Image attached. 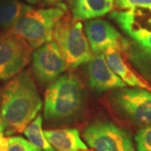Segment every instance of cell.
Listing matches in <instances>:
<instances>
[{
  "label": "cell",
  "instance_id": "1",
  "mask_svg": "<svg viewBox=\"0 0 151 151\" xmlns=\"http://www.w3.org/2000/svg\"><path fill=\"white\" fill-rule=\"evenodd\" d=\"M42 100L29 70L11 78L1 92L0 115L5 129L23 133L42 108Z\"/></svg>",
  "mask_w": 151,
  "mask_h": 151
},
{
  "label": "cell",
  "instance_id": "2",
  "mask_svg": "<svg viewBox=\"0 0 151 151\" xmlns=\"http://www.w3.org/2000/svg\"><path fill=\"white\" fill-rule=\"evenodd\" d=\"M85 90L81 81L73 73L59 76L45 93L44 115L48 120H65L75 116L83 106Z\"/></svg>",
  "mask_w": 151,
  "mask_h": 151
},
{
  "label": "cell",
  "instance_id": "3",
  "mask_svg": "<svg viewBox=\"0 0 151 151\" xmlns=\"http://www.w3.org/2000/svg\"><path fill=\"white\" fill-rule=\"evenodd\" d=\"M64 4L43 9L30 8L7 29L25 40L33 49L52 40L56 23L66 13Z\"/></svg>",
  "mask_w": 151,
  "mask_h": 151
},
{
  "label": "cell",
  "instance_id": "4",
  "mask_svg": "<svg viewBox=\"0 0 151 151\" xmlns=\"http://www.w3.org/2000/svg\"><path fill=\"white\" fill-rule=\"evenodd\" d=\"M53 39L63 55L67 69L88 63L93 56L81 20L75 19L66 13L56 23Z\"/></svg>",
  "mask_w": 151,
  "mask_h": 151
},
{
  "label": "cell",
  "instance_id": "5",
  "mask_svg": "<svg viewBox=\"0 0 151 151\" xmlns=\"http://www.w3.org/2000/svg\"><path fill=\"white\" fill-rule=\"evenodd\" d=\"M110 105L134 125H151V92L138 87L118 88L109 96Z\"/></svg>",
  "mask_w": 151,
  "mask_h": 151
},
{
  "label": "cell",
  "instance_id": "6",
  "mask_svg": "<svg viewBox=\"0 0 151 151\" xmlns=\"http://www.w3.org/2000/svg\"><path fill=\"white\" fill-rule=\"evenodd\" d=\"M83 138L95 151H136L129 132L109 121L90 124L84 129Z\"/></svg>",
  "mask_w": 151,
  "mask_h": 151
},
{
  "label": "cell",
  "instance_id": "7",
  "mask_svg": "<svg viewBox=\"0 0 151 151\" xmlns=\"http://www.w3.org/2000/svg\"><path fill=\"white\" fill-rule=\"evenodd\" d=\"M33 48L9 30L0 32V80L8 81L23 71L32 57Z\"/></svg>",
  "mask_w": 151,
  "mask_h": 151
},
{
  "label": "cell",
  "instance_id": "8",
  "mask_svg": "<svg viewBox=\"0 0 151 151\" xmlns=\"http://www.w3.org/2000/svg\"><path fill=\"white\" fill-rule=\"evenodd\" d=\"M32 69L41 84L53 82L67 68L58 45L50 40L37 48L32 55Z\"/></svg>",
  "mask_w": 151,
  "mask_h": 151
},
{
  "label": "cell",
  "instance_id": "9",
  "mask_svg": "<svg viewBox=\"0 0 151 151\" xmlns=\"http://www.w3.org/2000/svg\"><path fill=\"white\" fill-rule=\"evenodd\" d=\"M85 33L94 54L104 53L108 49L124 51L126 38L110 23L103 19H92L85 24Z\"/></svg>",
  "mask_w": 151,
  "mask_h": 151
},
{
  "label": "cell",
  "instance_id": "10",
  "mask_svg": "<svg viewBox=\"0 0 151 151\" xmlns=\"http://www.w3.org/2000/svg\"><path fill=\"white\" fill-rule=\"evenodd\" d=\"M89 85L93 91L103 92L126 86L123 80L108 65L103 53L95 54L87 63Z\"/></svg>",
  "mask_w": 151,
  "mask_h": 151
},
{
  "label": "cell",
  "instance_id": "11",
  "mask_svg": "<svg viewBox=\"0 0 151 151\" xmlns=\"http://www.w3.org/2000/svg\"><path fill=\"white\" fill-rule=\"evenodd\" d=\"M110 18L119 24L128 37L151 32V6L113 11Z\"/></svg>",
  "mask_w": 151,
  "mask_h": 151
},
{
  "label": "cell",
  "instance_id": "12",
  "mask_svg": "<svg viewBox=\"0 0 151 151\" xmlns=\"http://www.w3.org/2000/svg\"><path fill=\"white\" fill-rule=\"evenodd\" d=\"M123 53L139 71L151 81V32L135 35L126 39Z\"/></svg>",
  "mask_w": 151,
  "mask_h": 151
},
{
  "label": "cell",
  "instance_id": "13",
  "mask_svg": "<svg viewBox=\"0 0 151 151\" xmlns=\"http://www.w3.org/2000/svg\"><path fill=\"white\" fill-rule=\"evenodd\" d=\"M103 54L110 68L123 80L126 85L132 87L143 88L151 92L150 83L133 70L131 64L128 63L121 50L116 49H108Z\"/></svg>",
  "mask_w": 151,
  "mask_h": 151
},
{
  "label": "cell",
  "instance_id": "14",
  "mask_svg": "<svg viewBox=\"0 0 151 151\" xmlns=\"http://www.w3.org/2000/svg\"><path fill=\"white\" fill-rule=\"evenodd\" d=\"M46 139L56 151H83L87 146L76 129L44 130Z\"/></svg>",
  "mask_w": 151,
  "mask_h": 151
},
{
  "label": "cell",
  "instance_id": "15",
  "mask_svg": "<svg viewBox=\"0 0 151 151\" xmlns=\"http://www.w3.org/2000/svg\"><path fill=\"white\" fill-rule=\"evenodd\" d=\"M113 9L109 0H73L71 14L77 20H88L104 16Z\"/></svg>",
  "mask_w": 151,
  "mask_h": 151
},
{
  "label": "cell",
  "instance_id": "16",
  "mask_svg": "<svg viewBox=\"0 0 151 151\" xmlns=\"http://www.w3.org/2000/svg\"><path fill=\"white\" fill-rule=\"evenodd\" d=\"M30 8L19 0H0V28L10 29Z\"/></svg>",
  "mask_w": 151,
  "mask_h": 151
},
{
  "label": "cell",
  "instance_id": "17",
  "mask_svg": "<svg viewBox=\"0 0 151 151\" xmlns=\"http://www.w3.org/2000/svg\"><path fill=\"white\" fill-rule=\"evenodd\" d=\"M24 134L33 145L41 151H56L46 139L42 130V116L35 117L24 130Z\"/></svg>",
  "mask_w": 151,
  "mask_h": 151
},
{
  "label": "cell",
  "instance_id": "18",
  "mask_svg": "<svg viewBox=\"0 0 151 151\" xmlns=\"http://www.w3.org/2000/svg\"><path fill=\"white\" fill-rule=\"evenodd\" d=\"M137 151H151V125L142 127L134 138Z\"/></svg>",
  "mask_w": 151,
  "mask_h": 151
},
{
  "label": "cell",
  "instance_id": "19",
  "mask_svg": "<svg viewBox=\"0 0 151 151\" xmlns=\"http://www.w3.org/2000/svg\"><path fill=\"white\" fill-rule=\"evenodd\" d=\"M4 151H41L27 139L20 136L9 137V143L5 150Z\"/></svg>",
  "mask_w": 151,
  "mask_h": 151
},
{
  "label": "cell",
  "instance_id": "20",
  "mask_svg": "<svg viewBox=\"0 0 151 151\" xmlns=\"http://www.w3.org/2000/svg\"><path fill=\"white\" fill-rule=\"evenodd\" d=\"M115 7L119 10L131 9L137 7L151 6V0H115Z\"/></svg>",
  "mask_w": 151,
  "mask_h": 151
},
{
  "label": "cell",
  "instance_id": "21",
  "mask_svg": "<svg viewBox=\"0 0 151 151\" xmlns=\"http://www.w3.org/2000/svg\"><path fill=\"white\" fill-rule=\"evenodd\" d=\"M63 0H43L42 5L44 7H51V6H56L63 4Z\"/></svg>",
  "mask_w": 151,
  "mask_h": 151
},
{
  "label": "cell",
  "instance_id": "22",
  "mask_svg": "<svg viewBox=\"0 0 151 151\" xmlns=\"http://www.w3.org/2000/svg\"><path fill=\"white\" fill-rule=\"evenodd\" d=\"M4 129H5V127H4V122H3V119H2L1 115H0V132H3Z\"/></svg>",
  "mask_w": 151,
  "mask_h": 151
},
{
  "label": "cell",
  "instance_id": "23",
  "mask_svg": "<svg viewBox=\"0 0 151 151\" xmlns=\"http://www.w3.org/2000/svg\"><path fill=\"white\" fill-rule=\"evenodd\" d=\"M25 1L29 4H36L38 3H40L41 0H25Z\"/></svg>",
  "mask_w": 151,
  "mask_h": 151
},
{
  "label": "cell",
  "instance_id": "24",
  "mask_svg": "<svg viewBox=\"0 0 151 151\" xmlns=\"http://www.w3.org/2000/svg\"><path fill=\"white\" fill-rule=\"evenodd\" d=\"M109 1H110V2H112V3H113V4H114V1H115V0H109Z\"/></svg>",
  "mask_w": 151,
  "mask_h": 151
},
{
  "label": "cell",
  "instance_id": "25",
  "mask_svg": "<svg viewBox=\"0 0 151 151\" xmlns=\"http://www.w3.org/2000/svg\"><path fill=\"white\" fill-rule=\"evenodd\" d=\"M0 100H1V92H0Z\"/></svg>",
  "mask_w": 151,
  "mask_h": 151
},
{
  "label": "cell",
  "instance_id": "26",
  "mask_svg": "<svg viewBox=\"0 0 151 151\" xmlns=\"http://www.w3.org/2000/svg\"><path fill=\"white\" fill-rule=\"evenodd\" d=\"M83 151H89V150H83Z\"/></svg>",
  "mask_w": 151,
  "mask_h": 151
}]
</instances>
